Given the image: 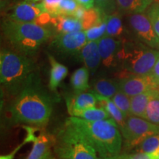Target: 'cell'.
<instances>
[{
  "label": "cell",
  "instance_id": "1",
  "mask_svg": "<svg viewBox=\"0 0 159 159\" xmlns=\"http://www.w3.org/2000/svg\"><path fill=\"white\" fill-rule=\"evenodd\" d=\"M54 102L38 75L15 95L8 108L10 118L13 123L44 127L50 119Z\"/></svg>",
  "mask_w": 159,
  "mask_h": 159
},
{
  "label": "cell",
  "instance_id": "2",
  "mask_svg": "<svg viewBox=\"0 0 159 159\" xmlns=\"http://www.w3.org/2000/svg\"><path fill=\"white\" fill-rule=\"evenodd\" d=\"M66 123L77 129L96 150L99 157H109L120 154L122 135L113 119L90 121L70 116Z\"/></svg>",
  "mask_w": 159,
  "mask_h": 159
},
{
  "label": "cell",
  "instance_id": "3",
  "mask_svg": "<svg viewBox=\"0 0 159 159\" xmlns=\"http://www.w3.org/2000/svg\"><path fill=\"white\" fill-rule=\"evenodd\" d=\"M31 57L15 50L2 49L0 52V82L11 95H16L38 75Z\"/></svg>",
  "mask_w": 159,
  "mask_h": 159
},
{
  "label": "cell",
  "instance_id": "4",
  "mask_svg": "<svg viewBox=\"0 0 159 159\" xmlns=\"http://www.w3.org/2000/svg\"><path fill=\"white\" fill-rule=\"evenodd\" d=\"M2 31L15 51L31 57L53 35L52 32L43 26L9 19L2 24Z\"/></svg>",
  "mask_w": 159,
  "mask_h": 159
},
{
  "label": "cell",
  "instance_id": "5",
  "mask_svg": "<svg viewBox=\"0 0 159 159\" xmlns=\"http://www.w3.org/2000/svg\"><path fill=\"white\" fill-rule=\"evenodd\" d=\"M159 57V51L141 41L122 39L118 56L119 66L130 74L146 75L153 68Z\"/></svg>",
  "mask_w": 159,
  "mask_h": 159
},
{
  "label": "cell",
  "instance_id": "6",
  "mask_svg": "<svg viewBox=\"0 0 159 159\" xmlns=\"http://www.w3.org/2000/svg\"><path fill=\"white\" fill-rule=\"evenodd\" d=\"M55 152L59 159H99L88 139L66 123L59 132Z\"/></svg>",
  "mask_w": 159,
  "mask_h": 159
},
{
  "label": "cell",
  "instance_id": "7",
  "mask_svg": "<svg viewBox=\"0 0 159 159\" xmlns=\"http://www.w3.org/2000/svg\"><path fill=\"white\" fill-rule=\"evenodd\" d=\"M127 149L137 148L148 137L159 134V125L142 117L130 115L127 117L125 126L120 130Z\"/></svg>",
  "mask_w": 159,
  "mask_h": 159
},
{
  "label": "cell",
  "instance_id": "8",
  "mask_svg": "<svg viewBox=\"0 0 159 159\" xmlns=\"http://www.w3.org/2000/svg\"><path fill=\"white\" fill-rule=\"evenodd\" d=\"M87 42L84 30L58 33L52 40L50 47L53 51L63 56H77Z\"/></svg>",
  "mask_w": 159,
  "mask_h": 159
},
{
  "label": "cell",
  "instance_id": "9",
  "mask_svg": "<svg viewBox=\"0 0 159 159\" xmlns=\"http://www.w3.org/2000/svg\"><path fill=\"white\" fill-rule=\"evenodd\" d=\"M128 23L139 41L153 49L159 48V39L147 13L129 15Z\"/></svg>",
  "mask_w": 159,
  "mask_h": 159
},
{
  "label": "cell",
  "instance_id": "10",
  "mask_svg": "<svg viewBox=\"0 0 159 159\" xmlns=\"http://www.w3.org/2000/svg\"><path fill=\"white\" fill-rule=\"evenodd\" d=\"M118 85L119 90L130 97L158 87L150 75H134L125 71L120 75Z\"/></svg>",
  "mask_w": 159,
  "mask_h": 159
},
{
  "label": "cell",
  "instance_id": "11",
  "mask_svg": "<svg viewBox=\"0 0 159 159\" xmlns=\"http://www.w3.org/2000/svg\"><path fill=\"white\" fill-rule=\"evenodd\" d=\"M122 40L110 36H103L98 41V48L102 63L108 69L119 66L118 56Z\"/></svg>",
  "mask_w": 159,
  "mask_h": 159
},
{
  "label": "cell",
  "instance_id": "12",
  "mask_svg": "<svg viewBox=\"0 0 159 159\" xmlns=\"http://www.w3.org/2000/svg\"><path fill=\"white\" fill-rule=\"evenodd\" d=\"M44 12L47 11L43 2L32 3L25 1L13 7L8 16V19L19 22H35L37 17Z\"/></svg>",
  "mask_w": 159,
  "mask_h": 159
},
{
  "label": "cell",
  "instance_id": "13",
  "mask_svg": "<svg viewBox=\"0 0 159 159\" xmlns=\"http://www.w3.org/2000/svg\"><path fill=\"white\" fill-rule=\"evenodd\" d=\"M56 141L54 136L43 130L40 133L26 159H52L51 149Z\"/></svg>",
  "mask_w": 159,
  "mask_h": 159
},
{
  "label": "cell",
  "instance_id": "14",
  "mask_svg": "<svg viewBox=\"0 0 159 159\" xmlns=\"http://www.w3.org/2000/svg\"><path fill=\"white\" fill-rule=\"evenodd\" d=\"M97 103V99L94 92L75 93V95L66 99L67 110L71 116L80 111L96 107Z\"/></svg>",
  "mask_w": 159,
  "mask_h": 159
},
{
  "label": "cell",
  "instance_id": "15",
  "mask_svg": "<svg viewBox=\"0 0 159 159\" xmlns=\"http://www.w3.org/2000/svg\"><path fill=\"white\" fill-rule=\"evenodd\" d=\"M77 57L84 63L90 72L94 73L102 62L98 48V41H88L77 55Z\"/></svg>",
  "mask_w": 159,
  "mask_h": 159
},
{
  "label": "cell",
  "instance_id": "16",
  "mask_svg": "<svg viewBox=\"0 0 159 159\" xmlns=\"http://www.w3.org/2000/svg\"><path fill=\"white\" fill-rule=\"evenodd\" d=\"M51 25L57 33H68L83 30L81 21L72 16H57L52 18Z\"/></svg>",
  "mask_w": 159,
  "mask_h": 159
},
{
  "label": "cell",
  "instance_id": "17",
  "mask_svg": "<svg viewBox=\"0 0 159 159\" xmlns=\"http://www.w3.org/2000/svg\"><path fill=\"white\" fill-rule=\"evenodd\" d=\"M50 64V73L49 79V89L51 91H56L58 86L68 75V69L62 63L56 61L54 56L48 53Z\"/></svg>",
  "mask_w": 159,
  "mask_h": 159
},
{
  "label": "cell",
  "instance_id": "18",
  "mask_svg": "<svg viewBox=\"0 0 159 159\" xmlns=\"http://www.w3.org/2000/svg\"><path fill=\"white\" fill-rule=\"evenodd\" d=\"M153 3V0H116L117 11L122 15L144 13Z\"/></svg>",
  "mask_w": 159,
  "mask_h": 159
},
{
  "label": "cell",
  "instance_id": "19",
  "mask_svg": "<svg viewBox=\"0 0 159 159\" xmlns=\"http://www.w3.org/2000/svg\"><path fill=\"white\" fill-rule=\"evenodd\" d=\"M94 94L96 95L97 104L99 105L100 108L106 111V112L110 115L111 119H114L117 123L119 129L121 130L125 126L127 117L125 116L122 111L119 110L118 107L114 102V101L112 100V99L101 96V95L97 94L96 93H94Z\"/></svg>",
  "mask_w": 159,
  "mask_h": 159
},
{
  "label": "cell",
  "instance_id": "20",
  "mask_svg": "<svg viewBox=\"0 0 159 159\" xmlns=\"http://www.w3.org/2000/svg\"><path fill=\"white\" fill-rule=\"evenodd\" d=\"M125 29L122 21V14L118 11L107 16V27L105 36H110L117 39H127L125 37Z\"/></svg>",
  "mask_w": 159,
  "mask_h": 159
},
{
  "label": "cell",
  "instance_id": "21",
  "mask_svg": "<svg viewBox=\"0 0 159 159\" xmlns=\"http://www.w3.org/2000/svg\"><path fill=\"white\" fill-rule=\"evenodd\" d=\"M92 86L93 92L108 98H112L119 90L118 81L105 77L95 79Z\"/></svg>",
  "mask_w": 159,
  "mask_h": 159
},
{
  "label": "cell",
  "instance_id": "22",
  "mask_svg": "<svg viewBox=\"0 0 159 159\" xmlns=\"http://www.w3.org/2000/svg\"><path fill=\"white\" fill-rule=\"evenodd\" d=\"M89 75L90 71L85 66L77 69L72 73L70 83L75 93L85 92L90 89Z\"/></svg>",
  "mask_w": 159,
  "mask_h": 159
},
{
  "label": "cell",
  "instance_id": "23",
  "mask_svg": "<svg viewBox=\"0 0 159 159\" xmlns=\"http://www.w3.org/2000/svg\"><path fill=\"white\" fill-rule=\"evenodd\" d=\"M152 90L130 97V114L144 119L145 111L152 95Z\"/></svg>",
  "mask_w": 159,
  "mask_h": 159
},
{
  "label": "cell",
  "instance_id": "24",
  "mask_svg": "<svg viewBox=\"0 0 159 159\" xmlns=\"http://www.w3.org/2000/svg\"><path fill=\"white\" fill-rule=\"evenodd\" d=\"M144 119L149 122L159 125V89H152V95L149 100Z\"/></svg>",
  "mask_w": 159,
  "mask_h": 159
},
{
  "label": "cell",
  "instance_id": "25",
  "mask_svg": "<svg viewBox=\"0 0 159 159\" xmlns=\"http://www.w3.org/2000/svg\"><path fill=\"white\" fill-rule=\"evenodd\" d=\"M106 15L107 13H105L98 7H94L92 8L86 10L84 17L81 21L83 30L85 31L90 29L91 27H94V25H97L101 21H102Z\"/></svg>",
  "mask_w": 159,
  "mask_h": 159
},
{
  "label": "cell",
  "instance_id": "26",
  "mask_svg": "<svg viewBox=\"0 0 159 159\" xmlns=\"http://www.w3.org/2000/svg\"><path fill=\"white\" fill-rule=\"evenodd\" d=\"M73 116L79 117V118L86 119V120L90 121H97V120H102V119H111L106 111L102 108H91L85 109V110L80 111L79 112H77Z\"/></svg>",
  "mask_w": 159,
  "mask_h": 159
},
{
  "label": "cell",
  "instance_id": "27",
  "mask_svg": "<svg viewBox=\"0 0 159 159\" xmlns=\"http://www.w3.org/2000/svg\"><path fill=\"white\" fill-rule=\"evenodd\" d=\"M107 16L108 14L105 16L102 21H101L97 25L84 31L85 35H86L87 41H99L103 36H105L107 27Z\"/></svg>",
  "mask_w": 159,
  "mask_h": 159
},
{
  "label": "cell",
  "instance_id": "28",
  "mask_svg": "<svg viewBox=\"0 0 159 159\" xmlns=\"http://www.w3.org/2000/svg\"><path fill=\"white\" fill-rule=\"evenodd\" d=\"M159 150V134H155L144 139L137 147V151L155 154Z\"/></svg>",
  "mask_w": 159,
  "mask_h": 159
},
{
  "label": "cell",
  "instance_id": "29",
  "mask_svg": "<svg viewBox=\"0 0 159 159\" xmlns=\"http://www.w3.org/2000/svg\"><path fill=\"white\" fill-rule=\"evenodd\" d=\"M111 99L125 116H130V97L119 90Z\"/></svg>",
  "mask_w": 159,
  "mask_h": 159
},
{
  "label": "cell",
  "instance_id": "30",
  "mask_svg": "<svg viewBox=\"0 0 159 159\" xmlns=\"http://www.w3.org/2000/svg\"><path fill=\"white\" fill-rule=\"evenodd\" d=\"M147 15L150 19L151 24L157 36L159 39V5L156 3H152L149 8L147 10Z\"/></svg>",
  "mask_w": 159,
  "mask_h": 159
},
{
  "label": "cell",
  "instance_id": "31",
  "mask_svg": "<svg viewBox=\"0 0 159 159\" xmlns=\"http://www.w3.org/2000/svg\"><path fill=\"white\" fill-rule=\"evenodd\" d=\"M79 5L75 0H62L58 7L59 16H72Z\"/></svg>",
  "mask_w": 159,
  "mask_h": 159
},
{
  "label": "cell",
  "instance_id": "32",
  "mask_svg": "<svg viewBox=\"0 0 159 159\" xmlns=\"http://www.w3.org/2000/svg\"><path fill=\"white\" fill-rule=\"evenodd\" d=\"M95 5L107 14L117 11L116 0H95Z\"/></svg>",
  "mask_w": 159,
  "mask_h": 159
},
{
  "label": "cell",
  "instance_id": "33",
  "mask_svg": "<svg viewBox=\"0 0 159 159\" xmlns=\"http://www.w3.org/2000/svg\"><path fill=\"white\" fill-rule=\"evenodd\" d=\"M62 0H43V3L47 13L52 16H57L58 14V7Z\"/></svg>",
  "mask_w": 159,
  "mask_h": 159
},
{
  "label": "cell",
  "instance_id": "34",
  "mask_svg": "<svg viewBox=\"0 0 159 159\" xmlns=\"http://www.w3.org/2000/svg\"><path fill=\"white\" fill-rule=\"evenodd\" d=\"M23 128L25 129L27 132V136H26L25 140L23 141L25 144L30 142L34 143L38 138V136H35V132L39 130V127L35 126H28V125H23Z\"/></svg>",
  "mask_w": 159,
  "mask_h": 159
},
{
  "label": "cell",
  "instance_id": "35",
  "mask_svg": "<svg viewBox=\"0 0 159 159\" xmlns=\"http://www.w3.org/2000/svg\"><path fill=\"white\" fill-rule=\"evenodd\" d=\"M125 159H156L154 154L146 153V152H139L135 153L127 154L125 153Z\"/></svg>",
  "mask_w": 159,
  "mask_h": 159
},
{
  "label": "cell",
  "instance_id": "36",
  "mask_svg": "<svg viewBox=\"0 0 159 159\" xmlns=\"http://www.w3.org/2000/svg\"><path fill=\"white\" fill-rule=\"evenodd\" d=\"M52 18V16L49 13L44 12V13H42L37 17V19L34 23L41 26L47 25L48 24L51 23Z\"/></svg>",
  "mask_w": 159,
  "mask_h": 159
},
{
  "label": "cell",
  "instance_id": "37",
  "mask_svg": "<svg viewBox=\"0 0 159 159\" xmlns=\"http://www.w3.org/2000/svg\"><path fill=\"white\" fill-rule=\"evenodd\" d=\"M151 77H152L155 83L159 86V57L155 63L153 68L150 73Z\"/></svg>",
  "mask_w": 159,
  "mask_h": 159
},
{
  "label": "cell",
  "instance_id": "38",
  "mask_svg": "<svg viewBox=\"0 0 159 159\" xmlns=\"http://www.w3.org/2000/svg\"><path fill=\"white\" fill-rule=\"evenodd\" d=\"M85 11H86V9L85 7H83V6L79 5L77 7V8L75 10V11L74 12V13L72 14V16H74L76 19H79L80 21H82L83 17H84Z\"/></svg>",
  "mask_w": 159,
  "mask_h": 159
},
{
  "label": "cell",
  "instance_id": "39",
  "mask_svg": "<svg viewBox=\"0 0 159 159\" xmlns=\"http://www.w3.org/2000/svg\"><path fill=\"white\" fill-rule=\"evenodd\" d=\"M25 144V142H22L21 144H19V146H17L16 148L14 150H13L12 152H10V153L7 154V155H4V156H0V159H13L15 158V156L16 154L18 152H19V150L21 149L24 145Z\"/></svg>",
  "mask_w": 159,
  "mask_h": 159
},
{
  "label": "cell",
  "instance_id": "40",
  "mask_svg": "<svg viewBox=\"0 0 159 159\" xmlns=\"http://www.w3.org/2000/svg\"><path fill=\"white\" fill-rule=\"evenodd\" d=\"M79 5L83 6L86 10L94 7L95 5V0H75Z\"/></svg>",
  "mask_w": 159,
  "mask_h": 159
},
{
  "label": "cell",
  "instance_id": "41",
  "mask_svg": "<svg viewBox=\"0 0 159 159\" xmlns=\"http://www.w3.org/2000/svg\"><path fill=\"white\" fill-rule=\"evenodd\" d=\"M99 159H125V153L109 157H99Z\"/></svg>",
  "mask_w": 159,
  "mask_h": 159
},
{
  "label": "cell",
  "instance_id": "42",
  "mask_svg": "<svg viewBox=\"0 0 159 159\" xmlns=\"http://www.w3.org/2000/svg\"><path fill=\"white\" fill-rule=\"evenodd\" d=\"M155 156V158L156 159H159V150L158 151V152H156V153L154 154Z\"/></svg>",
  "mask_w": 159,
  "mask_h": 159
},
{
  "label": "cell",
  "instance_id": "43",
  "mask_svg": "<svg viewBox=\"0 0 159 159\" xmlns=\"http://www.w3.org/2000/svg\"><path fill=\"white\" fill-rule=\"evenodd\" d=\"M153 3H156L159 5V0H153Z\"/></svg>",
  "mask_w": 159,
  "mask_h": 159
},
{
  "label": "cell",
  "instance_id": "44",
  "mask_svg": "<svg viewBox=\"0 0 159 159\" xmlns=\"http://www.w3.org/2000/svg\"><path fill=\"white\" fill-rule=\"evenodd\" d=\"M52 159H54V158H52Z\"/></svg>",
  "mask_w": 159,
  "mask_h": 159
}]
</instances>
